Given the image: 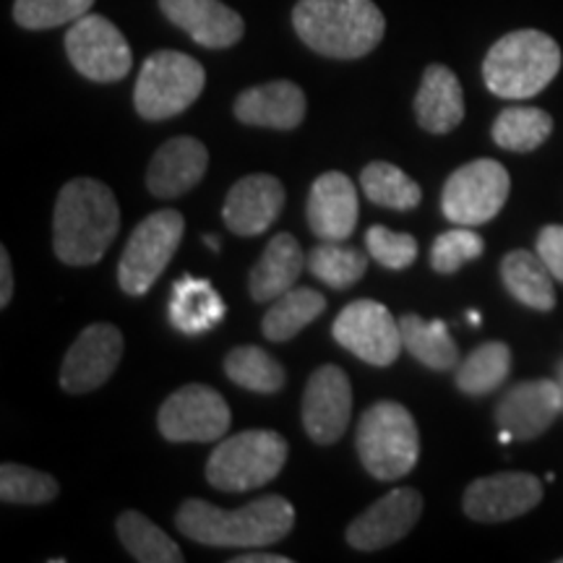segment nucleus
<instances>
[{
  "label": "nucleus",
  "instance_id": "a211bd4d",
  "mask_svg": "<svg viewBox=\"0 0 563 563\" xmlns=\"http://www.w3.org/2000/svg\"><path fill=\"white\" fill-rule=\"evenodd\" d=\"M282 207H285V188L274 175H245L230 188L222 220L235 235L253 238L272 228Z\"/></svg>",
  "mask_w": 563,
  "mask_h": 563
},
{
  "label": "nucleus",
  "instance_id": "f8f14e48",
  "mask_svg": "<svg viewBox=\"0 0 563 563\" xmlns=\"http://www.w3.org/2000/svg\"><path fill=\"white\" fill-rule=\"evenodd\" d=\"M332 334L340 347L361 357L363 363L386 368L405 350L402 329L389 308L376 300H355L336 316Z\"/></svg>",
  "mask_w": 563,
  "mask_h": 563
},
{
  "label": "nucleus",
  "instance_id": "f704fd0d",
  "mask_svg": "<svg viewBox=\"0 0 563 563\" xmlns=\"http://www.w3.org/2000/svg\"><path fill=\"white\" fill-rule=\"evenodd\" d=\"M58 481L53 475L40 473V470L24 467V464L5 462L0 467V498L5 504L19 506H40L51 504L58 498Z\"/></svg>",
  "mask_w": 563,
  "mask_h": 563
},
{
  "label": "nucleus",
  "instance_id": "72a5a7b5",
  "mask_svg": "<svg viewBox=\"0 0 563 563\" xmlns=\"http://www.w3.org/2000/svg\"><path fill=\"white\" fill-rule=\"evenodd\" d=\"M308 269L323 285L334 287V290H347L355 282H361L368 262H365V253L352 245L323 241L308 253Z\"/></svg>",
  "mask_w": 563,
  "mask_h": 563
},
{
  "label": "nucleus",
  "instance_id": "423d86ee",
  "mask_svg": "<svg viewBox=\"0 0 563 563\" xmlns=\"http://www.w3.org/2000/svg\"><path fill=\"white\" fill-rule=\"evenodd\" d=\"M203 84L207 74L191 55L178 51L152 53L141 66L133 104L144 121H167L199 100Z\"/></svg>",
  "mask_w": 563,
  "mask_h": 563
},
{
  "label": "nucleus",
  "instance_id": "9d476101",
  "mask_svg": "<svg viewBox=\"0 0 563 563\" xmlns=\"http://www.w3.org/2000/svg\"><path fill=\"white\" fill-rule=\"evenodd\" d=\"M66 53L70 66L89 81H121L129 76L133 55L123 32L110 19L87 13L66 32Z\"/></svg>",
  "mask_w": 563,
  "mask_h": 563
},
{
  "label": "nucleus",
  "instance_id": "cd10ccee",
  "mask_svg": "<svg viewBox=\"0 0 563 563\" xmlns=\"http://www.w3.org/2000/svg\"><path fill=\"white\" fill-rule=\"evenodd\" d=\"M327 311V300L313 287H292L266 311L262 329L269 342H287Z\"/></svg>",
  "mask_w": 563,
  "mask_h": 563
},
{
  "label": "nucleus",
  "instance_id": "58836bf2",
  "mask_svg": "<svg viewBox=\"0 0 563 563\" xmlns=\"http://www.w3.org/2000/svg\"><path fill=\"white\" fill-rule=\"evenodd\" d=\"M534 249H538V256L543 258L553 277L563 282V224H548L540 230Z\"/></svg>",
  "mask_w": 563,
  "mask_h": 563
},
{
  "label": "nucleus",
  "instance_id": "79ce46f5",
  "mask_svg": "<svg viewBox=\"0 0 563 563\" xmlns=\"http://www.w3.org/2000/svg\"><path fill=\"white\" fill-rule=\"evenodd\" d=\"M555 384H559L561 399H563V357L559 361V365H555Z\"/></svg>",
  "mask_w": 563,
  "mask_h": 563
},
{
  "label": "nucleus",
  "instance_id": "ddd939ff",
  "mask_svg": "<svg viewBox=\"0 0 563 563\" xmlns=\"http://www.w3.org/2000/svg\"><path fill=\"white\" fill-rule=\"evenodd\" d=\"M302 428L319 446H332L350 428L352 386L336 365H321L302 391Z\"/></svg>",
  "mask_w": 563,
  "mask_h": 563
},
{
  "label": "nucleus",
  "instance_id": "e433bc0d",
  "mask_svg": "<svg viewBox=\"0 0 563 563\" xmlns=\"http://www.w3.org/2000/svg\"><path fill=\"white\" fill-rule=\"evenodd\" d=\"M483 251H485L483 238L477 235L473 228H462L460 224L456 230H449L435 238L431 249V266L433 272L439 274H454L460 272L464 264L481 258Z\"/></svg>",
  "mask_w": 563,
  "mask_h": 563
},
{
  "label": "nucleus",
  "instance_id": "37998d69",
  "mask_svg": "<svg viewBox=\"0 0 563 563\" xmlns=\"http://www.w3.org/2000/svg\"><path fill=\"white\" fill-rule=\"evenodd\" d=\"M203 241H207V245H209L211 251H220V241H217L214 235H207V238H203Z\"/></svg>",
  "mask_w": 563,
  "mask_h": 563
},
{
  "label": "nucleus",
  "instance_id": "c03bdc74",
  "mask_svg": "<svg viewBox=\"0 0 563 563\" xmlns=\"http://www.w3.org/2000/svg\"><path fill=\"white\" fill-rule=\"evenodd\" d=\"M467 319H470V321H473V327H477V323H481V313H470V316H467Z\"/></svg>",
  "mask_w": 563,
  "mask_h": 563
},
{
  "label": "nucleus",
  "instance_id": "39448f33",
  "mask_svg": "<svg viewBox=\"0 0 563 563\" xmlns=\"http://www.w3.org/2000/svg\"><path fill=\"white\" fill-rule=\"evenodd\" d=\"M357 456L376 481L410 475L420 456V433L407 407L399 402L368 407L357 426Z\"/></svg>",
  "mask_w": 563,
  "mask_h": 563
},
{
  "label": "nucleus",
  "instance_id": "a878e982",
  "mask_svg": "<svg viewBox=\"0 0 563 563\" xmlns=\"http://www.w3.org/2000/svg\"><path fill=\"white\" fill-rule=\"evenodd\" d=\"M501 279L514 300L534 311H553L555 287L553 274L543 258L532 251H511L501 262Z\"/></svg>",
  "mask_w": 563,
  "mask_h": 563
},
{
  "label": "nucleus",
  "instance_id": "c9c22d12",
  "mask_svg": "<svg viewBox=\"0 0 563 563\" xmlns=\"http://www.w3.org/2000/svg\"><path fill=\"white\" fill-rule=\"evenodd\" d=\"M95 0H16L13 19L19 26L32 32L55 30V26L74 24L87 16Z\"/></svg>",
  "mask_w": 563,
  "mask_h": 563
},
{
  "label": "nucleus",
  "instance_id": "f03ea898",
  "mask_svg": "<svg viewBox=\"0 0 563 563\" xmlns=\"http://www.w3.org/2000/svg\"><path fill=\"white\" fill-rule=\"evenodd\" d=\"M175 527L188 540L211 548H266L285 540L295 527V509L287 498L264 496L224 511L220 506L188 498L175 514Z\"/></svg>",
  "mask_w": 563,
  "mask_h": 563
},
{
  "label": "nucleus",
  "instance_id": "7ed1b4c3",
  "mask_svg": "<svg viewBox=\"0 0 563 563\" xmlns=\"http://www.w3.org/2000/svg\"><path fill=\"white\" fill-rule=\"evenodd\" d=\"M292 26L323 58L355 60L384 40L386 19L373 0H298Z\"/></svg>",
  "mask_w": 563,
  "mask_h": 563
},
{
  "label": "nucleus",
  "instance_id": "bb28decb",
  "mask_svg": "<svg viewBox=\"0 0 563 563\" xmlns=\"http://www.w3.org/2000/svg\"><path fill=\"white\" fill-rule=\"evenodd\" d=\"M399 329H402L405 350L426 368L452 371L460 365V347L443 321H426L415 313H405L399 319Z\"/></svg>",
  "mask_w": 563,
  "mask_h": 563
},
{
  "label": "nucleus",
  "instance_id": "393cba45",
  "mask_svg": "<svg viewBox=\"0 0 563 563\" xmlns=\"http://www.w3.org/2000/svg\"><path fill=\"white\" fill-rule=\"evenodd\" d=\"M167 313H170V323L180 334L196 336L214 329L224 319V302L207 279H196L186 274L173 285Z\"/></svg>",
  "mask_w": 563,
  "mask_h": 563
},
{
  "label": "nucleus",
  "instance_id": "ea45409f",
  "mask_svg": "<svg viewBox=\"0 0 563 563\" xmlns=\"http://www.w3.org/2000/svg\"><path fill=\"white\" fill-rule=\"evenodd\" d=\"M13 295V269H11V256L9 251L0 249V308H5L11 302Z\"/></svg>",
  "mask_w": 563,
  "mask_h": 563
},
{
  "label": "nucleus",
  "instance_id": "4be33fe9",
  "mask_svg": "<svg viewBox=\"0 0 563 563\" xmlns=\"http://www.w3.org/2000/svg\"><path fill=\"white\" fill-rule=\"evenodd\" d=\"M235 118L245 125L274 131L298 129L306 118V95L292 81H269L245 89L235 100Z\"/></svg>",
  "mask_w": 563,
  "mask_h": 563
},
{
  "label": "nucleus",
  "instance_id": "1a4fd4ad",
  "mask_svg": "<svg viewBox=\"0 0 563 563\" xmlns=\"http://www.w3.org/2000/svg\"><path fill=\"white\" fill-rule=\"evenodd\" d=\"M511 191V178L496 159H475L460 167L446 180L441 194V209L446 220L462 228L490 222L504 209Z\"/></svg>",
  "mask_w": 563,
  "mask_h": 563
},
{
  "label": "nucleus",
  "instance_id": "6ab92c4d",
  "mask_svg": "<svg viewBox=\"0 0 563 563\" xmlns=\"http://www.w3.org/2000/svg\"><path fill=\"white\" fill-rule=\"evenodd\" d=\"M357 191L344 173H323L308 194V224L319 241L342 243L355 232Z\"/></svg>",
  "mask_w": 563,
  "mask_h": 563
},
{
  "label": "nucleus",
  "instance_id": "412c9836",
  "mask_svg": "<svg viewBox=\"0 0 563 563\" xmlns=\"http://www.w3.org/2000/svg\"><path fill=\"white\" fill-rule=\"evenodd\" d=\"M209 167V152L199 139L178 136L165 141L150 162L146 186L157 199H178L201 183Z\"/></svg>",
  "mask_w": 563,
  "mask_h": 563
},
{
  "label": "nucleus",
  "instance_id": "473e14b6",
  "mask_svg": "<svg viewBox=\"0 0 563 563\" xmlns=\"http://www.w3.org/2000/svg\"><path fill=\"white\" fill-rule=\"evenodd\" d=\"M224 373L232 384L258 394H274L285 386V368L262 347L230 350L224 357Z\"/></svg>",
  "mask_w": 563,
  "mask_h": 563
},
{
  "label": "nucleus",
  "instance_id": "4c0bfd02",
  "mask_svg": "<svg viewBox=\"0 0 563 563\" xmlns=\"http://www.w3.org/2000/svg\"><path fill=\"white\" fill-rule=\"evenodd\" d=\"M365 249H368L373 262L394 272L410 269L415 258H418V241L407 232H394L384 224H376V228L365 232Z\"/></svg>",
  "mask_w": 563,
  "mask_h": 563
},
{
  "label": "nucleus",
  "instance_id": "f257e3e1",
  "mask_svg": "<svg viewBox=\"0 0 563 563\" xmlns=\"http://www.w3.org/2000/svg\"><path fill=\"white\" fill-rule=\"evenodd\" d=\"M121 230L115 194L95 178H74L60 188L53 214V251L68 266H91L108 253Z\"/></svg>",
  "mask_w": 563,
  "mask_h": 563
},
{
  "label": "nucleus",
  "instance_id": "7c9ffc66",
  "mask_svg": "<svg viewBox=\"0 0 563 563\" xmlns=\"http://www.w3.org/2000/svg\"><path fill=\"white\" fill-rule=\"evenodd\" d=\"M553 133V118L540 108H506L493 123L490 136L501 150L534 152Z\"/></svg>",
  "mask_w": 563,
  "mask_h": 563
},
{
  "label": "nucleus",
  "instance_id": "a19ab883",
  "mask_svg": "<svg viewBox=\"0 0 563 563\" xmlns=\"http://www.w3.org/2000/svg\"><path fill=\"white\" fill-rule=\"evenodd\" d=\"M232 563H290V559L277 553H245V555H235Z\"/></svg>",
  "mask_w": 563,
  "mask_h": 563
},
{
  "label": "nucleus",
  "instance_id": "f3484780",
  "mask_svg": "<svg viewBox=\"0 0 563 563\" xmlns=\"http://www.w3.org/2000/svg\"><path fill=\"white\" fill-rule=\"evenodd\" d=\"M561 412L563 399L555 378H534L504 394L496 407V426L509 431L514 441H532L543 435Z\"/></svg>",
  "mask_w": 563,
  "mask_h": 563
},
{
  "label": "nucleus",
  "instance_id": "4468645a",
  "mask_svg": "<svg viewBox=\"0 0 563 563\" xmlns=\"http://www.w3.org/2000/svg\"><path fill=\"white\" fill-rule=\"evenodd\" d=\"M123 357V334L112 323H91L76 336L60 368V386L68 394H87L108 384Z\"/></svg>",
  "mask_w": 563,
  "mask_h": 563
},
{
  "label": "nucleus",
  "instance_id": "dca6fc26",
  "mask_svg": "<svg viewBox=\"0 0 563 563\" xmlns=\"http://www.w3.org/2000/svg\"><path fill=\"white\" fill-rule=\"evenodd\" d=\"M422 514V496L415 488L389 490L384 498L368 506L347 527V543L355 551L373 553L399 543L418 525Z\"/></svg>",
  "mask_w": 563,
  "mask_h": 563
},
{
  "label": "nucleus",
  "instance_id": "20e7f679",
  "mask_svg": "<svg viewBox=\"0 0 563 563\" xmlns=\"http://www.w3.org/2000/svg\"><path fill=\"white\" fill-rule=\"evenodd\" d=\"M561 70V47L538 30L509 32L490 47L483 63V79L490 95L501 100H530Z\"/></svg>",
  "mask_w": 563,
  "mask_h": 563
},
{
  "label": "nucleus",
  "instance_id": "c85d7f7f",
  "mask_svg": "<svg viewBox=\"0 0 563 563\" xmlns=\"http://www.w3.org/2000/svg\"><path fill=\"white\" fill-rule=\"evenodd\" d=\"M511 373V350L504 342H485L456 365V386L470 397L496 391Z\"/></svg>",
  "mask_w": 563,
  "mask_h": 563
},
{
  "label": "nucleus",
  "instance_id": "c756f323",
  "mask_svg": "<svg viewBox=\"0 0 563 563\" xmlns=\"http://www.w3.org/2000/svg\"><path fill=\"white\" fill-rule=\"evenodd\" d=\"M118 538L131 559L141 563H183L180 548L141 511H123L115 522Z\"/></svg>",
  "mask_w": 563,
  "mask_h": 563
},
{
  "label": "nucleus",
  "instance_id": "0eeeda50",
  "mask_svg": "<svg viewBox=\"0 0 563 563\" xmlns=\"http://www.w3.org/2000/svg\"><path fill=\"white\" fill-rule=\"evenodd\" d=\"M287 441L274 431H245L222 441L207 462V481L217 490L243 493L262 488L282 473Z\"/></svg>",
  "mask_w": 563,
  "mask_h": 563
},
{
  "label": "nucleus",
  "instance_id": "9b49d317",
  "mask_svg": "<svg viewBox=\"0 0 563 563\" xmlns=\"http://www.w3.org/2000/svg\"><path fill=\"white\" fill-rule=\"evenodd\" d=\"M230 420V407L220 391L188 384L159 407L157 428L173 443H211L228 433Z\"/></svg>",
  "mask_w": 563,
  "mask_h": 563
},
{
  "label": "nucleus",
  "instance_id": "2f4dec72",
  "mask_svg": "<svg viewBox=\"0 0 563 563\" xmlns=\"http://www.w3.org/2000/svg\"><path fill=\"white\" fill-rule=\"evenodd\" d=\"M361 186L365 191V199L386 209L410 211L420 203L422 191L410 175L399 170L391 162H371L365 165L361 175Z\"/></svg>",
  "mask_w": 563,
  "mask_h": 563
},
{
  "label": "nucleus",
  "instance_id": "5701e85b",
  "mask_svg": "<svg viewBox=\"0 0 563 563\" xmlns=\"http://www.w3.org/2000/svg\"><path fill=\"white\" fill-rule=\"evenodd\" d=\"M415 115H418L420 129L435 136L454 131L462 123L464 91L452 68L439 66V63L426 68L418 95H415Z\"/></svg>",
  "mask_w": 563,
  "mask_h": 563
},
{
  "label": "nucleus",
  "instance_id": "a18cd8bd",
  "mask_svg": "<svg viewBox=\"0 0 563 563\" xmlns=\"http://www.w3.org/2000/svg\"><path fill=\"white\" fill-rule=\"evenodd\" d=\"M561 563H563V559H561Z\"/></svg>",
  "mask_w": 563,
  "mask_h": 563
},
{
  "label": "nucleus",
  "instance_id": "2eb2a0df",
  "mask_svg": "<svg viewBox=\"0 0 563 563\" xmlns=\"http://www.w3.org/2000/svg\"><path fill=\"white\" fill-rule=\"evenodd\" d=\"M543 501V483L530 473L481 477L464 490V514L475 522L496 525L522 517Z\"/></svg>",
  "mask_w": 563,
  "mask_h": 563
},
{
  "label": "nucleus",
  "instance_id": "6e6552de",
  "mask_svg": "<svg viewBox=\"0 0 563 563\" xmlns=\"http://www.w3.org/2000/svg\"><path fill=\"white\" fill-rule=\"evenodd\" d=\"M183 230H186V220L175 209H159L136 224L118 266V285L125 295L139 298L152 290L159 274L173 262L183 241Z\"/></svg>",
  "mask_w": 563,
  "mask_h": 563
},
{
  "label": "nucleus",
  "instance_id": "b1692460",
  "mask_svg": "<svg viewBox=\"0 0 563 563\" xmlns=\"http://www.w3.org/2000/svg\"><path fill=\"white\" fill-rule=\"evenodd\" d=\"M302 264L308 262L302 258V249L295 241V235L279 232L277 238H272L262 258L253 266L249 279L251 298L256 302H274L282 298V295L295 287V282L302 274Z\"/></svg>",
  "mask_w": 563,
  "mask_h": 563
},
{
  "label": "nucleus",
  "instance_id": "aec40b11",
  "mask_svg": "<svg viewBox=\"0 0 563 563\" xmlns=\"http://www.w3.org/2000/svg\"><path fill=\"white\" fill-rule=\"evenodd\" d=\"M159 9L178 30L209 51H224L243 40L241 13L220 0H159Z\"/></svg>",
  "mask_w": 563,
  "mask_h": 563
}]
</instances>
